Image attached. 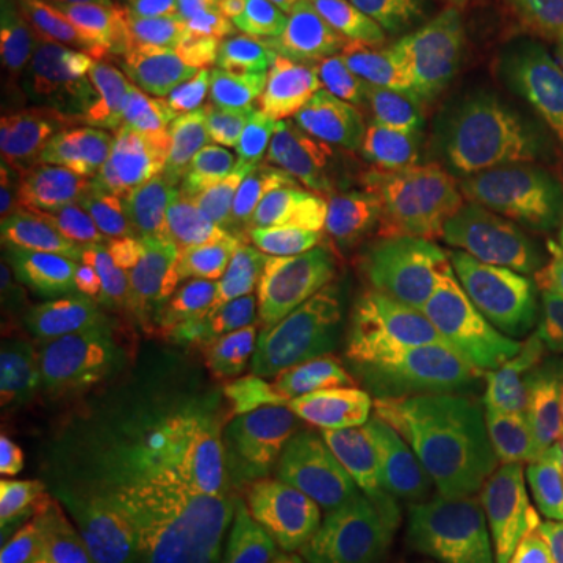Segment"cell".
<instances>
[{
  "label": "cell",
  "mask_w": 563,
  "mask_h": 563,
  "mask_svg": "<svg viewBox=\"0 0 563 563\" xmlns=\"http://www.w3.org/2000/svg\"><path fill=\"white\" fill-rule=\"evenodd\" d=\"M161 523L185 532L198 548L201 563H257V548L222 517L213 488L166 492Z\"/></svg>",
  "instance_id": "obj_34"
},
{
  "label": "cell",
  "mask_w": 563,
  "mask_h": 563,
  "mask_svg": "<svg viewBox=\"0 0 563 563\" xmlns=\"http://www.w3.org/2000/svg\"><path fill=\"white\" fill-rule=\"evenodd\" d=\"M544 451H563V376L539 385L504 432L501 457Z\"/></svg>",
  "instance_id": "obj_38"
},
{
  "label": "cell",
  "mask_w": 563,
  "mask_h": 563,
  "mask_svg": "<svg viewBox=\"0 0 563 563\" xmlns=\"http://www.w3.org/2000/svg\"><path fill=\"white\" fill-rule=\"evenodd\" d=\"M470 310L448 291H410L379 325L361 366V383L379 395L398 391L448 361L470 339Z\"/></svg>",
  "instance_id": "obj_19"
},
{
  "label": "cell",
  "mask_w": 563,
  "mask_h": 563,
  "mask_svg": "<svg viewBox=\"0 0 563 563\" xmlns=\"http://www.w3.org/2000/svg\"><path fill=\"white\" fill-rule=\"evenodd\" d=\"M0 558L3 563H29L25 561V548H22V539H20V529L13 526V520L7 517L3 520V532H0Z\"/></svg>",
  "instance_id": "obj_47"
},
{
  "label": "cell",
  "mask_w": 563,
  "mask_h": 563,
  "mask_svg": "<svg viewBox=\"0 0 563 563\" xmlns=\"http://www.w3.org/2000/svg\"><path fill=\"white\" fill-rule=\"evenodd\" d=\"M101 7H135V10H161V7H191L207 13H229L222 0H95Z\"/></svg>",
  "instance_id": "obj_46"
},
{
  "label": "cell",
  "mask_w": 563,
  "mask_h": 563,
  "mask_svg": "<svg viewBox=\"0 0 563 563\" xmlns=\"http://www.w3.org/2000/svg\"><path fill=\"white\" fill-rule=\"evenodd\" d=\"M483 479L457 466L444 479L413 485L401 492H385L357 501L354 548L357 558H404V561H435L454 542L457 526Z\"/></svg>",
  "instance_id": "obj_15"
},
{
  "label": "cell",
  "mask_w": 563,
  "mask_h": 563,
  "mask_svg": "<svg viewBox=\"0 0 563 563\" xmlns=\"http://www.w3.org/2000/svg\"><path fill=\"white\" fill-rule=\"evenodd\" d=\"M495 479L532 510L563 514V451L507 454L498 461Z\"/></svg>",
  "instance_id": "obj_40"
},
{
  "label": "cell",
  "mask_w": 563,
  "mask_h": 563,
  "mask_svg": "<svg viewBox=\"0 0 563 563\" xmlns=\"http://www.w3.org/2000/svg\"><path fill=\"white\" fill-rule=\"evenodd\" d=\"M517 220L548 242H563V110H554L536 141L532 173L517 198Z\"/></svg>",
  "instance_id": "obj_35"
},
{
  "label": "cell",
  "mask_w": 563,
  "mask_h": 563,
  "mask_svg": "<svg viewBox=\"0 0 563 563\" xmlns=\"http://www.w3.org/2000/svg\"><path fill=\"white\" fill-rule=\"evenodd\" d=\"M10 510L35 563H151L157 529L135 514L35 495H10Z\"/></svg>",
  "instance_id": "obj_17"
},
{
  "label": "cell",
  "mask_w": 563,
  "mask_h": 563,
  "mask_svg": "<svg viewBox=\"0 0 563 563\" xmlns=\"http://www.w3.org/2000/svg\"><path fill=\"white\" fill-rule=\"evenodd\" d=\"M532 322L563 339V242H554L544 269L539 298L532 303Z\"/></svg>",
  "instance_id": "obj_42"
},
{
  "label": "cell",
  "mask_w": 563,
  "mask_h": 563,
  "mask_svg": "<svg viewBox=\"0 0 563 563\" xmlns=\"http://www.w3.org/2000/svg\"><path fill=\"white\" fill-rule=\"evenodd\" d=\"M554 103L532 79L498 69H463L442 79L432 129L439 139L466 147H536Z\"/></svg>",
  "instance_id": "obj_16"
},
{
  "label": "cell",
  "mask_w": 563,
  "mask_h": 563,
  "mask_svg": "<svg viewBox=\"0 0 563 563\" xmlns=\"http://www.w3.org/2000/svg\"><path fill=\"white\" fill-rule=\"evenodd\" d=\"M41 25L81 81L117 85L179 107L188 120H210L217 110L176 81L120 22L95 0H35Z\"/></svg>",
  "instance_id": "obj_11"
},
{
  "label": "cell",
  "mask_w": 563,
  "mask_h": 563,
  "mask_svg": "<svg viewBox=\"0 0 563 563\" xmlns=\"http://www.w3.org/2000/svg\"><path fill=\"white\" fill-rule=\"evenodd\" d=\"M532 85L542 91L548 101L554 103L558 110H563V69L554 76H542V79H532Z\"/></svg>",
  "instance_id": "obj_48"
},
{
  "label": "cell",
  "mask_w": 563,
  "mask_h": 563,
  "mask_svg": "<svg viewBox=\"0 0 563 563\" xmlns=\"http://www.w3.org/2000/svg\"><path fill=\"white\" fill-rule=\"evenodd\" d=\"M51 420V417H44ZM95 442L103 454H110L129 476L154 485L161 492L179 488H207L217 479L203 466L191 444L185 442L176 422L163 417L157 407H144L107 420H54Z\"/></svg>",
  "instance_id": "obj_25"
},
{
  "label": "cell",
  "mask_w": 563,
  "mask_h": 563,
  "mask_svg": "<svg viewBox=\"0 0 563 563\" xmlns=\"http://www.w3.org/2000/svg\"><path fill=\"white\" fill-rule=\"evenodd\" d=\"M466 47L507 76H554L563 69V20L539 0H495L488 25Z\"/></svg>",
  "instance_id": "obj_27"
},
{
  "label": "cell",
  "mask_w": 563,
  "mask_h": 563,
  "mask_svg": "<svg viewBox=\"0 0 563 563\" xmlns=\"http://www.w3.org/2000/svg\"><path fill=\"white\" fill-rule=\"evenodd\" d=\"M332 448L342 479L357 501L385 492L435 483L457 463L420 442L385 395L357 383L332 426Z\"/></svg>",
  "instance_id": "obj_12"
},
{
  "label": "cell",
  "mask_w": 563,
  "mask_h": 563,
  "mask_svg": "<svg viewBox=\"0 0 563 563\" xmlns=\"http://www.w3.org/2000/svg\"><path fill=\"white\" fill-rule=\"evenodd\" d=\"M439 0H357V29L369 44L391 25L417 16H439Z\"/></svg>",
  "instance_id": "obj_41"
},
{
  "label": "cell",
  "mask_w": 563,
  "mask_h": 563,
  "mask_svg": "<svg viewBox=\"0 0 563 563\" xmlns=\"http://www.w3.org/2000/svg\"><path fill=\"white\" fill-rule=\"evenodd\" d=\"M536 510L498 488H479L439 563H520Z\"/></svg>",
  "instance_id": "obj_31"
},
{
  "label": "cell",
  "mask_w": 563,
  "mask_h": 563,
  "mask_svg": "<svg viewBox=\"0 0 563 563\" xmlns=\"http://www.w3.org/2000/svg\"><path fill=\"white\" fill-rule=\"evenodd\" d=\"M247 16V13H244ZM257 95H301L351 101L363 79L379 66L373 44L361 32L335 35H269L247 16ZM257 101V98H254Z\"/></svg>",
  "instance_id": "obj_20"
},
{
  "label": "cell",
  "mask_w": 563,
  "mask_h": 563,
  "mask_svg": "<svg viewBox=\"0 0 563 563\" xmlns=\"http://www.w3.org/2000/svg\"><path fill=\"white\" fill-rule=\"evenodd\" d=\"M442 79L376 66L351 95V107L366 125L391 139H413L435 120Z\"/></svg>",
  "instance_id": "obj_32"
},
{
  "label": "cell",
  "mask_w": 563,
  "mask_h": 563,
  "mask_svg": "<svg viewBox=\"0 0 563 563\" xmlns=\"http://www.w3.org/2000/svg\"><path fill=\"white\" fill-rule=\"evenodd\" d=\"M247 147L288 185L329 195L401 139L376 132L347 101L266 91L244 110Z\"/></svg>",
  "instance_id": "obj_5"
},
{
  "label": "cell",
  "mask_w": 563,
  "mask_h": 563,
  "mask_svg": "<svg viewBox=\"0 0 563 563\" xmlns=\"http://www.w3.org/2000/svg\"><path fill=\"white\" fill-rule=\"evenodd\" d=\"M351 235L354 225L339 213L332 198L298 191L276 173L263 169L247 222L251 254L291 269L325 266L339 261V251Z\"/></svg>",
  "instance_id": "obj_22"
},
{
  "label": "cell",
  "mask_w": 563,
  "mask_h": 563,
  "mask_svg": "<svg viewBox=\"0 0 563 563\" xmlns=\"http://www.w3.org/2000/svg\"><path fill=\"white\" fill-rule=\"evenodd\" d=\"M539 3H544L548 10H554V13L563 20V0H539Z\"/></svg>",
  "instance_id": "obj_49"
},
{
  "label": "cell",
  "mask_w": 563,
  "mask_h": 563,
  "mask_svg": "<svg viewBox=\"0 0 563 563\" xmlns=\"http://www.w3.org/2000/svg\"><path fill=\"white\" fill-rule=\"evenodd\" d=\"M507 220L510 213L444 217L426 207L407 210L413 261L420 266L422 282L448 295H470Z\"/></svg>",
  "instance_id": "obj_26"
},
{
  "label": "cell",
  "mask_w": 563,
  "mask_h": 563,
  "mask_svg": "<svg viewBox=\"0 0 563 563\" xmlns=\"http://www.w3.org/2000/svg\"><path fill=\"white\" fill-rule=\"evenodd\" d=\"M514 325H488L479 322L473 325L470 339L439 366L422 373L417 379L401 385L398 391L385 395L395 413L401 417L404 426L426 442L432 451L457 463L463 435V413L473 383L483 369L485 357L510 335Z\"/></svg>",
  "instance_id": "obj_23"
},
{
  "label": "cell",
  "mask_w": 563,
  "mask_h": 563,
  "mask_svg": "<svg viewBox=\"0 0 563 563\" xmlns=\"http://www.w3.org/2000/svg\"><path fill=\"white\" fill-rule=\"evenodd\" d=\"M225 273L220 325L257 391L329 342L342 298L339 261L291 269L244 251Z\"/></svg>",
  "instance_id": "obj_3"
},
{
  "label": "cell",
  "mask_w": 563,
  "mask_h": 563,
  "mask_svg": "<svg viewBox=\"0 0 563 563\" xmlns=\"http://www.w3.org/2000/svg\"><path fill=\"white\" fill-rule=\"evenodd\" d=\"M536 147H466L429 135L422 139L420 201L444 217H504L523 195Z\"/></svg>",
  "instance_id": "obj_18"
},
{
  "label": "cell",
  "mask_w": 563,
  "mask_h": 563,
  "mask_svg": "<svg viewBox=\"0 0 563 563\" xmlns=\"http://www.w3.org/2000/svg\"><path fill=\"white\" fill-rule=\"evenodd\" d=\"M247 16L269 35L361 32L357 0H254Z\"/></svg>",
  "instance_id": "obj_37"
},
{
  "label": "cell",
  "mask_w": 563,
  "mask_h": 563,
  "mask_svg": "<svg viewBox=\"0 0 563 563\" xmlns=\"http://www.w3.org/2000/svg\"><path fill=\"white\" fill-rule=\"evenodd\" d=\"M563 376V339L539 325H514L473 383L463 413L457 466L473 476H495L501 442L520 404L548 379Z\"/></svg>",
  "instance_id": "obj_14"
},
{
  "label": "cell",
  "mask_w": 563,
  "mask_h": 563,
  "mask_svg": "<svg viewBox=\"0 0 563 563\" xmlns=\"http://www.w3.org/2000/svg\"><path fill=\"white\" fill-rule=\"evenodd\" d=\"M151 563H201V554L185 532L163 526L151 542Z\"/></svg>",
  "instance_id": "obj_45"
},
{
  "label": "cell",
  "mask_w": 563,
  "mask_h": 563,
  "mask_svg": "<svg viewBox=\"0 0 563 563\" xmlns=\"http://www.w3.org/2000/svg\"><path fill=\"white\" fill-rule=\"evenodd\" d=\"M379 563H429V561H404V558H383Z\"/></svg>",
  "instance_id": "obj_50"
},
{
  "label": "cell",
  "mask_w": 563,
  "mask_h": 563,
  "mask_svg": "<svg viewBox=\"0 0 563 563\" xmlns=\"http://www.w3.org/2000/svg\"><path fill=\"white\" fill-rule=\"evenodd\" d=\"M163 417L176 422L195 457L217 476L269 473L261 439L254 432L247 398L201 379L181 361L179 376L157 401Z\"/></svg>",
  "instance_id": "obj_21"
},
{
  "label": "cell",
  "mask_w": 563,
  "mask_h": 563,
  "mask_svg": "<svg viewBox=\"0 0 563 563\" xmlns=\"http://www.w3.org/2000/svg\"><path fill=\"white\" fill-rule=\"evenodd\" d=\"M520 563H563V514H539Z\"/></svg>",
  "instance_id": "obj_44"
},
{
  "label": "cell",
  "mask_w": 563,
  "mask_h": 563,
  "mask_svg": "<svg viewBox=\"0 0 563 563\" xmlns=\"http://www.w3.org/2000/svg\"><path fill=\"white\" fill-rule=\"evenodd\" d=\"M492 7H495V0H439L435 13H439L444 29L466 44L488 25Z\"/></svg>",
  "instance_id": "obj_43"
},
{
  "label": "cell",
  "mask_w": 563,
  "mask_h": 563,
  "mask_svg": "<svg viewBox=\"0 0 563 563\" xmlns=\"http://www.w3.org/2000/svg\"><path fill=\"white\" fill-rule=\"evenodd\" d=\"M76 81L63 51L41 25L35 0H3L0 110L16 161H38L60 129Z\"/></svg>",
  "instance_id": "obj_10"
},
{
  "label": "cell",
  "mask_w": 563,
  "mask_h": 563,
  "mask_svg": "<svg viewBox=\"0 0 563 563\" xmlns=\"http://www.w3.org/2000/svg\"><path fill=\"white\" fill-rule=\"evenodd\" d=\"M163 69L213 110H247L257 98V69L244 13L191 7H103Z\"/></svg>",
  "instance_id": "obj_7"
},
{
  "label": "cell",
  "mask_w": 563,
  "mask_h": 563,
  "mask_svg": "<svg viewBox=\"0 0 563 563\" xmlns=\"http://www.w3.org/2000/svg\"><path fill=\"white\" fill-rule=\"evenodd\" d=\"M191 198L166 232V247L232 263L247 251V222L263 166L257 154L217 120H188L179 147Z\"/></svg>",
  "instance_id": "obj_8"
},
{
  "label": "cell",
  "mask_w": 563,
  "mask_h": 563,
  "mask_svg": "<svg viewBox=\"0 0 563 563\" xmlns=\"http://www.w3.org/2000/svg\"><path fill=\"white\" fill-rule=\"evenodd\" d=\"M213 498L229 526L247 542H263L285 510V488L273 473H244L213 479Z\"/></svg>",
  "instance_id": "obj_36"
},
{
  "label": "cell",
  "mask_w": 563,
  "mask_h": 563,
  "mask_svg": "<svg viewBox=\"0 0 563 563\" xmlns=\"http://www.w3.org/2000/svg\"><path fill=\"white\" fill-rule=\"evenodd\" d=\"M357 383L361 369L347 366L329 344H320L247 398L254 432L273 476L342 483L332 426Z\"/></svg>",
  "instance_id": "obj_6"
},
{
  "label": "cell",
  "mask_w": 563,
  "mask_h": 563,
  "mask_svg": "<svg viewBox=\"0 0 563 563\" xmlns=\"http://www.w3.org/2000/svg\"><path fill=\"white\" fill-rule=\"evenodd\" d=\"M25 342L16 329L3 322L0 335V429L3 439H13L35 417V361L29 363Z\"/></svg>",
  "instance_id": "obj_39"
},
{
  "label": "cell",
  "mask_w": 563,
  "mask_h": 563,
  "mask_svg": "<svg viewBox=\"0 0 563 563\" xmlns=\"http://www.w3.org/2000/svg\"><path fill=\"white\" fill-rule=\"evenodd\" d=\"M188 117L173 103L117 85L76 81L54 135L47 176L73 213L122 222L166 247L191 198L179 147Z\"/></svg>",
  "instance_id": "obj_1"
},
{
  "label": "cell",
  "mask_w": 563,
  "mask_h": 563,
  "mask_svg": "<svg viewBox=\"0 0 563 563\" xmlns=\"http://www.w3.org/2000/svg\"><path fill=\"white\" fill-rule=\"evenodd\" d=\"M79 325L122 332L169 354L161 288L154 279L151 254L117 263L88 295L79 313Z\"/></svg>",
  "instance_id": "obj_29"
},
{
  "label": "cell",
  "mask_w": 563,
  "mask_h": 563,
  "mask_svg": "<svg viewBox=\"0 0 563 563\" xmlns=\"http://www.w3.org/2000/svg\"><path fill=\"white\" fill-rule=\"evenodd\" d=\"M342 298L329 332V347L347 366L361 369L391 307L422 282L413 261L407 213L398 220L357 229L339 251Z\"/></svg>",
  "instance_id": "obj_13"
},
{
  "label": "cell",
  "mask_w": 563,
  "mask_h": 563,
  "mask_svg": "<svg viewBox=\"0 0 563 563\" xmlns=\"http://www.w3.org/2000/svg\"><path fill=\"white\" fill-rule=\"evenodd\" d=\"M3 488L7 495H35L51 501L98 504L161 523L166 492L129 476L95 442L60 422H32L3 439Z\"/></svg>",
  "instance_id": "obj_9"
},
{
  "label": "cell",
  "mask_w": 563,
  "mask_h": 563,
  "mask_svg": "<svg viewBox=\"0 0 563 563\" xmlns=\"http://www.w3.org/2000/svg\"><path fill=\"white\" fill-rule=\"evenodd\" d=\"M422 141L401 139L385 157L361 166L332 191V203L354 229H369L404 217V207L420 181Z\"/></svg>",
  "instance_id": "obj_30"
},
{
  "label": "cell",
  "mask_w": 563,
  "mask_h": 563,
  "mask_svg": "<svg viewBox=\"0 0 563 563\" xmlns=\"http://www.w3.org/2000/svg\"><path fill=\"white\" fill-rule=\"evenodd\" d=\"M376 60L385 69L398 73H422L448 79L470 66V47L457 35H451L439 16H417L398 22L385 35L373 41Z\"/></svg>",
  "instance_id": "obj_33"
},
{
  "label": "cell",
  "mask_w": 563,
  "mask_h": 563,
  "mask_svg": "<svg viewBox=\"0 0 563 563\" xmlns=\"http://www.w3.org/2000/svg\"><path fill=\"white\" fill-rule=\"evenodd\" d=\"M279 479L285 510L257 544V563H361L354 548L357 495L335 479Z\"/></svg>",
  "instance_id": "obj_24"
},
{
  "label": "cell",
  "mask_w": 563,
  "mask_h": 563,
  "mask_svg": "<svg viewBox=\"0 0 563 563\" xmlns=\"http://www.w3.org/2000/svg\"><path fill=\"white\" fill-rule=\"evenodd\" d=\"M551 247L554 242L510 217L485 261L476 288L470 291L476 320L488 325H520L526 310L539 298Z\"/></svg>",
  "instance_id": "obj_28"
},
{
  "label": "cell",
  "mask_w": 563,
  "mask_h": 563,
  "mask_svg": "<svg viewBox=\"0 0 563 563\" xmlns=\"http://www.w3.org/2000/svg\"><path fill=\"white\" fill-rule=\"evenodd\" d=\"M181 361L154 344L76 325L35 347V417L107 420L157 407Z\"/></svg>",
  "instance_id": "obj_4"
},
{
  "label": "cell",
  "mask_w": 563,
  "mask_h": 563,
  "mask_svg": "<svg viewBox=\"0 0 563 563\" xmlns=\"http://www.w3.org/2000/svg\"><path fill=\"white\" fill-rule=\"evenodd\" d=\"M157 242L122 222L73 213L25 222L0 239L3 322L35 347L79 325L95 285L117 266L154 251Z\"/></svg>",
  "instance_id": "obj_2"
}]
</instances>
